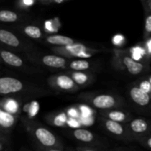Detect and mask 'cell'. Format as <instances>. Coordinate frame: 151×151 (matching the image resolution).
Masks as SVG:
<instances>
[{
  "label": "cell",
  "mask_w": 151,
  "mask_h": 151,
  "mask_svg": "<svg viewBox=\"0 0 151 151\" xmlns=\"http://www.w3.org/2000/svg\"><path fill=\"white\" fill-rule=\"evenodd\" d=\"M34 137L37 141L41 144V147L44 148H58L60 149V145L55 136L43 127H37L34 129Z\"/></svg>",
  "instance_id": "6da1fadb"
},
{
  "label": "cell",
  "mask_w": 151,
  "mask_h": 151,
  "mask_svg": "<svg viewBox=\"0 0 151 151\" xmlns=\"http://www.w3.org/2000/svg\"><path fill=\"white\" fill-rule=\"evenodd\" d=\"M23 83L12 77H0V95H8L22 91Z\"/></svg>",
  "instance_id": "7a4b0ae2"
},
{
  "label": "cell",
  "mask_w": 151,
  "mask_h": 151,
  "mask_svg": "<svg viewBox=\"0 0 151 151\" xmlns=\"http://www.w3.org/2000/svg\"><path fill=\"white\" fill-rule=\"evenodd\" d=\"M91 103L96 109L106 110L115 107L116 105V99L110 94H100L94 97Z\"/></svg>",
  "instance_id": "3957f363"
},
{
  "label": "cell",
  "mask_w": 151,
  "mask_h": 151,
  "mask_svg": "<svg viewBox=\"0 0 151 151\" xmlns=\"http://www.w3.org/2000/svg\"><path fill=\"white\" fill-rule=\"evenodd\" d=\"M130 97L131 100L138 106L145 107L150 104V94L143 91L139 87L134 86L131 88V89L130 90Z\"/></svg>",
  "instance_id": "277c9868"
},
{
  "label": "cell",
  "mask_w": 151,
  "mask_h": 151,
  "mask_svg": "<svg viewBox=\"0 0 151 151\" xmlns=\"http://www.w3.org/2000/svg\"><path fill=\"white\" fill-rule=\"evenodd\" d=\"M0 59L6 64L14 67H21L23 65V60L21 58L7 50H0Z\"/></svg>",
  "instance_id": "5b68a950"
},
{
  "label": "cell",
  "mask_w": 151,
  "mask_h": 151,
  "mask_svg": "<svg viewBox=\"0 0 151 151\" xmlns=\"http://www.w3.org/2000/svg\"><path fill=\"white\" fill-rule=\"evenodd\" d=\"M122 63L131 75H137L142 72L144 66L142 63L137 61L133 58L129 56H124L122 58Z\"/></svg>",
  "instance_id": "8992f818"
},
{
  "label": "cell",
  "mask_w": 151,
  "mask_h": 151,
  "mask_svg": "<svg viewBox=\"0 0 151 151\" xmlns=\"http://www.w3.org/2000/svg\"><path fill=\"white\" fill-rule=\"evenodd\" d=\"M0 42L12 47H18L20 41L15 34L4 29H0Z\"/></svg>",
  "instance_id": "52a82bcc"
},
{
  "label": "cell",
  "mask_w": 151,
  "mask_h": 151,
  "mask_svg": "<svg viewBox=\"0 0 151 151\" xmlns=\"http://www.w3.org/2000/svg\"><path fill=\"white\" fill-rule=\"evenodd\" d=\"M42 62L45 66L52 68H62L66 65V59L57 55H45L43 57Z\"/></svg>",
  "instance_id": "ba28073f"
},
{
  "label": "cell",
  "mask_w": 151,
  "mask_h": 151,
  "mask_svg": "<svg viewBox=\"0 0 151 151\" xmlns=\"http://www.w3.org/2000/svg\"><path fill=\"white\" fill-rule=\"evenodd\" d=\"M72 135L77 140L84 143H91L94 140L93 133L84 128H77L73 131Z\"/></svg>",
  "instance_id": "9c48e42d"
},
{
  "label": "cell",
  "mask_w": 151,
  "mask_h": 151,
  "mask_svg": "<svg viewBox=\"0 0 151 151\" xmlns=\"http://www.w3.org/2000/svg\"><path fill=\"white\" fill-rule=\"evenodd\" d=\"M148 122L142 118H136L130 123V128L137 134H142L148 131Z\"/></svg>",
  "instance_id": "30bf717a"
},
{
  "label": "cell",
  "mask_w": 151,
  "mask_h": 151,
  "mask_svg": "<svg viewBox=\"0 0 151 151\" xmlns=\"http://www.w3.org/2000/svg\"><path fill=\"white\" fill-rule=\"evenodd\" d=\"M15 119L11 114L7 113L0 106V131L4 132L6 129L13 125Z\"/></svg>",
  "instance_id": "8fae6325"
},
{
  "label": "cell",
  "mask_w": 151,
  "mask_h": 151,
  "mask_svg": "<svg viewBox=\"0 0 151 151\" xmlns=\"http://www.w3.org/2000/svg\"><path fill=\"white\" fill-rule=\"evenodd\" d=\"M47 41L53 45L70 46L75 43L72 38L61 35H54L47 37Z\"/></svg>",
  "instance_id": "7c38bea8"
},
{
  "label": "cell",
  "mask_w": 151,
  "mask_h": 151,
  "mask_svg": "<svg viewBox=\"0 0 151 151\" xmlns=\"http://www.w3.org/2000/svg\"><path fill=\"white\" fill-rule=\"evenodd\" d=\"M55 84L58 88L63 90H70L75 87V82L73 80L66 75H60L55 80Z\"/></svg>",
  "instance_id": "4fadbf2b"
},
{
  "label": "cell",
  "mask_w": 151,
  "mask_h": 151,
  "mask_svg": "<svg viewBox=\"0 0 151 151\" xmlns=\"http://www.w3.org/2000/svg\"><path fill=\"white\" fill-rule=\"evenodd\" d=\"M105 127L109 132L111 133L114 135L122 136L123 135L124 132H125V128L119 122L109 120V119L106 120Z\"/></svg>",
  "instance_id": "5bb4252c"
},
{
  "label": "cell",
  "mask_w": 151,
  "mask_h": 151,
  "mask_svg": "<svg viewBox=\"0 0 151 151\" xmlns=\"http://www.w3.org/2000/svg\"><path fill=\"white\" fill-rule=\"evenodd\" d=\"M106 116L109 118V120L114 121V122H125L128 119L126 114L124 113L123 111H109L106 114Z\"/></svg>",
  "instance_id": "9a60e30c"
},
{
  "label": "cell",
  "mask_w": 151,
  "mask_h": 151,
  "mask_svg": "<svg viewBox=\"0 0 151 151\" xmlns=\"http://www.w3.org/2000/svg\"><path fill=\"white\" fill-rule=\"evenodd\" d=\"M69 67L72 69V70L77 71H84L88 69L90 67V63L88 61L86 60H73L69 64Z\"/></svg>",
  "instance_id": "2e32d148"
},
{
  "label": "cell",
  "mask_w": 151,
  "mask_h": 151,
  "mask_svg": "<svg viewBox=\"0 0 151 151\" xmlns=\"http://www.w3.org/2000/svg\"><path fill=\"white\" fill-rule=\"evenodd\" d=\"M25 34L27 36L30 37L32 38H35V39H38L42 37V32H41V29L39 27L34 25H29L27 26L24 29Z\"/></svg>",
  "instance_id": "e0dca14e"
},
{
  "label": "cell",
  "mask_w": 151,
  "mask_h": 151,
  "mask_svg": "<svg viewBox=\"0 0 151 151\" xmlns=\"http://www.w3.org/2000/svg\"><path fill=\"white\" fill-rule=\"evenodd\" d=\"M72 79L76 83L83 85V84H85L88 81V76L86 74L82 73L81 72H76L72 74Z\"/></svg>",
  "instance_id": "ac0fdd59"
},
{
  "label": "cell",
  "mask_w": 151,
  "mask_h": 151,
  "mask_svg": "<svg viewBox=\"0 0 151 151\" xmlns=\"http://www.w3.org/2000/svg\"><path fill=\"white\" fill-rule=\"evenodd\" d=\"M139 88L141 90H142L143 91H145V93H147V94H150L151 88L150 80H149V81H143V82H142L141 83H140Z\"/></svg>",
  "instance_id": "d6986e66"
},
{
  "label": "cell",
  "mask_w": 151,
  "mask_h": 151,
  "mask_svg": "<svg viewBox=\"0 0 151 151\" xmlns=\"http://www.w3.org/2000/svg\"><path fill=\"white\" fill-rule=\"evenodd\" d=\"M66 122V116L64 114H61L58 115V116H56L54 120V124L58 126H62L65 124V122Z\"/></svg>",
  "instance_id": "ffe728a7"
},
{
  "label": "cell",
  "mask_w": 151,
  "mask_h": 151,
  "mask_svg": "<svg viewBox=\"0 0 151 151\" xmlns=\"http://www.w3.org/2000/svg\"><path fill=\"white\" fill-rule=\"evenodd\" d=\"M38 109H39V107H38V104L36 102H33V103H31L30 106L29 108V113L30 116H35L38 113Z\"/></svg>",
  "instance_id": "44dd1931"
},
{
  "label": "cell",
  "mask_w": 151,
  "mask_h": 151,
  "mask_svg": "<svg viewBox=\"0 0 151 151\" xmlns=\"http://www.w3.org/2000/svg\"><path fill=\"white\" fill-rule=\"evenodd\" d=\"M145 29L147 33H150L151 32V16L148 15L145 19Z\"/></svg>",
  "instance_id": "7402d4cb"
},
{
  "label": "cell",
  "mask_w": 151,
  "mask_h": 151,
  "mask_svg": "<svg viewBox=\"0 0 151 151\" xmlns=\"http://www.w3.org/2000/svg\"><path fill=\"white\" fill-rule=\"evenodd\" d=\"M67 123L69 126L72 127V128H77L79 126V122L76 120V119H73V118H70L69 120L67 121Z\"/></svg>",
  "instance_id": "603a6c76"
},
{
  "label": "cell",
  "mask_w": 151,
  "mask_h": 151,
  "mask_svg": "<svg viewBox=\"0 0 151 151\" xmlns=\"http://www.w3.org/2000/svg\"><path fill=\"white\" fill-rule=\"evenodd\" d=\"M68 114H69V116H71V118H73V119H75L78 116V111L75 109H71L68 112Z\"/></svg>",
  "instance_id": "cb8c5ba5"
},
{
  "label": "cell",
  "mask_w": 151,
  "mask_h": 151,
  "mask_svg": "<svg viewBox=\"0 0 151 151\" xmlns=\"http://www.w3.org/2000/svg\"><path fill=\"white\" fill-rule=\"evenodd\" d=\"M122 35H116V36L114 38V43L115 44H118L119 42H121V41H122Z\"/></svg>",
  "instance_id": "d4e9b609"
},
{
  "label": "cell",
  "mask_w": 151,
  "mask_h": 151,
  "mask_svg": "<svg viewBox=\"0 0 151 151\" xmlns=\"http://www.w3.org/2000/svg\"><path fill=\"white\" fill-rule=\"evenodd\" d=\"M38 151H61L60 149L58 148H44V147H40Z\"/></svg>",
  "instance_id": "484cf974"
},
{
  "label": "cell",
  "mask_w": 151,
  "mask_h": 151,
  "mask_svg": "<svg viewBox=\"0 0 151 151\" xmlns=\"http://www.w3.org/2000/svg\"><path fill=\"white\" fill-rule=\"evenodd\" d=\"M146 46H147V54H151V41L150 39L147 40V43H146Z\"/></svg>",
  "instance_id": "4316f807"
},
{
  "label": "cell",
  "mask_w": 151,
  "mask_h": 151,
  "mask_svg": "<svg viewBox=\"0 0 151 151\" xmlns=\"http://www.w3.org/2000/svg\"><path fill=\"white\" fill-rule=\"evenodd\" d=\"M77 151H98L95 149L90 148V147H78Z\"/></svg>",
  "instance_id": "83f0119b"
},
{
  "label": "cell",
  "mask_w": 151,
  "mask_h": 151,
  "mask_svg": "<svg viewBox=\"0 0 151 151\" xmlns=\"http://www.w3.org/2000/svg\"><path fill=\"white\" fill-rule=\"evenodd\" d=\"M34 2H35V1H31V0H30V1L24 0V1H22V3H23V4H24L26 6H32V4H34Z\"/></svg>",
  "instance_id": "f1b7e54d"
},
{
  "label": "cell",
  "mask_w": 151,
  "mask_h": 151,
  "mask_svg": "<svg viewBox=\"0 0 151 151\" xmlns=\"http://www.w3.org/2000/svg\"><path fill=\"white\" fill-rule=\"evenodd\" d=\"M6 141V137L3 134V133L0 132V144Z\"/></svg>",
  "instance_id": "f546056e"
},
{
  "label": "cell",
  "mask_w": 151,
  "mask_h": 151,
  "mask_svg": "<svg viewBox=\"0 0 151 151\" xmlns=\"http://www.w3.org/2000/svg\"><path fill=\"white\" fill-rule=\"evenodd\" d=\"M52 2L55 3V4H62V3L64 2L63 0H55V1H52Z\"/></svg>",
  "instance_id": "4dcf8cb0"
},
{
  "label": "cell",
  "mask_w": 151,
  "mask_h": 151,
  "mask_svg": "<svg viewBox=\"0 0 151 151\" xmlns=\"http://www.w3.org/2000/svg\"><path fill=\"white\" fill-rule=\"evenodd\" d=\"M114 151H122V150H114ZM123 151V150H122Z\"/></svg>",
  "instance_id": "1f68e13d"
},
{
  "label": "cell",
  "mask_w": 151,
  "mask_h": 151,
  "mask_svg": "<svg viewBox=\"0 0 151 151\" xmlns=\"http://www.w3.org/2000/svg\"><path fill=\"white\" fill-rule=\"evenodd\" d=\"M68 151H73V150H68Z\"/></svg>",
  "instance_id": "d6a6232c"
},
{
  "label": "cell",
  "mask_w": 151,
  "mask_h": 151,
  "mask_svg": "<svg viewBox=\"0 0 151 151\" xmlns=\"http://www.w3.org/2000/svg\"><path fill=\"white\" fill-rule=\"evenodd\" d=\"M0 132H1V131H0Z\"/></svg>",
  "instance_id": "836d02e7"
}]
</instances>
